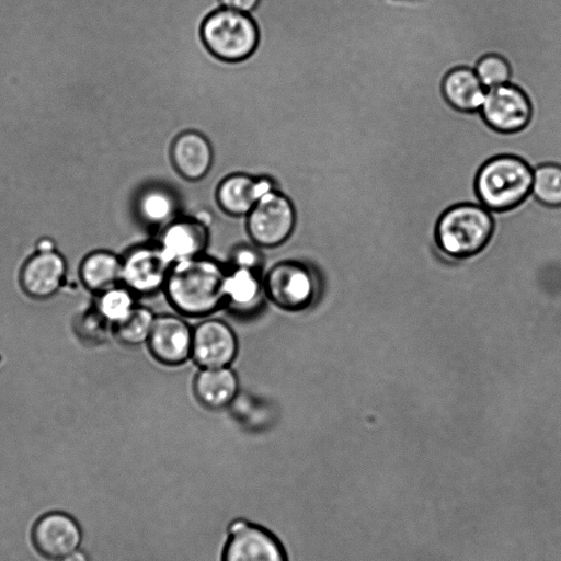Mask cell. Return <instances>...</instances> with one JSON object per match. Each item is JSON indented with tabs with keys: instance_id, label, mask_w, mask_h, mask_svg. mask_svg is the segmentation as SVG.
Returning <instances> with one entry per match:
<instances>
[{
	"instance_id": "1",
	"label": "cell",
	"mask_w": 561,
	"mask_h": 561,
	"mask_svg": "<svg viewBox=\"0 0 561 561\" xmlns=\"http://www.w3.org/2000/svg\"><path fill=\"white\" fill-rule=\"evenodd\" d=\"M226 275L221 264L201 255L172 264L163 289L175 310L204 317L225 305Z\"/></svg>"
},
{
	"instance_id": "2",
	"label": "cell",
	"mask_w": 561,
	"mask_h": 561,
	"mask_svg": "<svg viewBox=\"0 0 561 561\" xmlns=\"http://www.w3.org/2000/svg\"><path fill=\"white\" fill-rule=\"evenodd\" d=\"M201 38L216 59L236 64L248 60L256 51L260 30L249 13L220 7L203 20Z\"/></svg>"
},
{
	"instance_id": "3",
	"label": "cell",
	"mask_w": 561,
	"mask_h": 561,
	"mask_svg": "<svg viewBox=\"0 0 561 561\" xmlns=\"http://www.w3.org/2000/svg\"><path fill=\"white\" fill-rule=\"evenodd\" d=\"M494 221L490 209L478 204H458L438 219L434 238L439 249L455 259L477 254L492 239Z\"/></svg>"
},
{
	"instance_id": "4",
	"label": "cell",
	"mask_w": 561,
	"mask_h": 561,
	"mask_svg": "<svg viewBox=\"0 0 561 561\" xmlns=\"http://www.w3.org/2000/svg\"><path fill=\"white\" fill-rule=\"evenodd\" d=\"M534 172L522 159L499 156L480 169L476 188L481 205L490 210H505L517 206L530 193Z\"/></svg>"
},
{
	"instance_id": "5",
	"label": "cell",
	"mask_w": 561,
	"mask_h": 561,
	"mask_svg": "<svg viewBox=\"0 0 561 561\" xmlns=\"http://www.w3.org/2000/svg\"><path fill=\"white\" fill-rule=\"evenodd\" d=\"M220 561H289L283 541L264 525L236 518L227 528Z\"/></svg>"
},
{
	"instance_id": "6",
	"label": "cell",
	"mask_w": 561,
	"mask_h": 561,
	"mask_svg": "<svg viewBox=\"0 0 561 561\" xmlns=\"http://www.w3.org/2000/svg\"><path fill=\"white\" fill-rule=\"evenodd\" d=\"M296 225L293 201L279 188L264 194L247 215V231L251 240L263 248L284 243Z\"/></svg>"
},
{
	"instance_id": "7",
	"label": "cell",
	"mask_w": 561,
	"mask_h": 561,
	"mask_svg": "<svg viewBox=\"0 0 561 561\" xmlns=\"http://www.w3.org/2000/svg\"><path fill=\"white\" fill-rule=\"evenodd\" d=\"M264 288L275 305L287 310H300L316 298L318 279L304 264L285 261L272 266L265 277Z\"/></svg>"
},
{
	"instance_id": "8",
	"label": "cell",
	"mask_w": 561,
	"mask_h": 561,
	"mask_svg": "<svg viewBox=\"0 0 561 561\" xmlns=\"http://www.w3.org/2000/svg\"><path fill=\"white\" fill-rule=\"evenodd\" d=\"M171 263L158 244L140 245L122 259V283L135 295H149L164 287Z\"/></svg>"
},
{
	"instance_id": "9",
	"label": "cell",
	"mask_w": 561,
	"mask_h": 561,
	"mask_svg": "<svg viewBox=\"0 0 561 561\" xmlns=\"http://www.w3.org/2000/svg\"><path fill=\"white\" fill-rule=\"evenodd\" d=\"M480 112L492 128L511 133L523 128L530 117V104L526 94L511 83L486 90Z\"/></svg>"
},
{
	"instance_id": "10",
	"label": "cell",
	"mask_w": 561,
	"mask_h": 561,
	"mask_svg": "<svg viewBox=\"0 0 561 561\" xmlns=\"http://www.w3.org/2000/svg\"><path fill=\"white\" fill-rule=\"evenodd\" d=\"M237 352V336L222 320L206 319L193 329L192 357L201 368L229 366Z\"/></svg>"
},
{
	"instance_id": "11",
	"label": "cell",
	"mask_w": 561,
	"mask_h": 561,
	"mask_svg": "<svg viewBox=\"0 0 561 561\" xmlns=\"http://www.w3.org/2000/svg\"><path fill=\"white\" fill-rule=\"evenodd\" d=\"M193 329L174 314L156 316L147 344L162 364L180 365L192 357Z\"/></svg>"
},
{
	"instance_id": "12",
	"label": "cell",
	"mask_w": 561,
	"mask_h": 561,
	"mask_svg": "<svg viewBox=\"0 0 561 561\" xmlns=\"http://www.w3.org/2000/svg\"><path fill=\"white\" fill-rule=\"evenodd\" d=\"M274 188L277 187L271 178L233 172L218 183L216 201L226 214L233 217L247 216L257 201Z\"/></svg>"
},
{
	"instance_id": "13",
	"label": "cell",
	"mask_w": 561,
	"mask_h": 561,
	"mask_svg": "<svg viewBox=\"0 0 561 561\" xmlns=\"http://www.w3.org/2000/svg\"><path fill=\"white\" fill-rule=\"evenodd\" d=\"M66 271V261L55 249L37 250L21 270V287L32 298L47 299L62 286Z\"/></svg>"
},
{
	"instance_id": "14",
	"label": "cell",
	"mask_w": 561,
	"mask_h": 561,
	"mask_svg": "<svg viewBox=\"0 0 561 561\" xmlns=\"http://www.w3.org/2000/svg\"><path fill=\"white\" fill-rule=\"evenodd\" d=\"M207 225L196 217H178L161 228L159 248L171 264L203 255Z\"/></svg>"
},
{
	"instance_id": "15",
	"label": "cell",
	"mask_w": 561,
	"mask_h": 561,
	"mask_svg": "<svg viewBox=\"0 0 561 561\" xmlns=\"http://www.w3.org/2000/svg\"><path fill=\"white\" fill-rule=\"evenodd\" d=\"M170 159L173 169L183 180L197 182L207 175L213 165V145L201 131L185 130L173 139Z\"/></svg>"
},
{
	"instance_id": "16",
	"label": "cell",
	"mask_w": 561,
	"mask_h": 561,
	"mask_svg": "<svg viewBox=\"0 0 561 561\" xmlns=\"http://www.w3.org/2000/svg\"><path fill=\"white\" fill-rule=\"evenodd\" d=\"M32 540L44 557L60 559L76 551L81 541V531L68 515L50 513L37 520L32 531Z\"/></svg>"
},
{
	"instance_id": "17",
	"label": "cell",
	"mask_w": 561,
	"mask_h": 561,
	"mask_svg": "<svg viewBox=\"0 0 561 561\" xmlns=\"http://www.w3.org/2000/svg\"><path fill=\"white\" fill-rule=\"evenodd\" d=\"M194 394L205 407L220 410L237 397L239 380L230 366L202 368L193 383Z\"/></svg>"
},
{
	"instance_id": "18",
	"label": "cell",
	"mask_w": 561,
	"mask_h": 561,
	"mask_svg": "<svg viewBox=\"0 0 561 561\" xmlns=\"http://www.w3.org/2000/svg\"><path fill=\"white\" fill-rule=\"evenodd\" d=\"M443 93L450 105L463 112L480 111L486 89L473 69L456 68L446 75Z\"/></svg>"
},
{
	"instance_id": "19",
	"label": "cell",
	"mask_w": 561,
	"mask_h": 561,
	"mask_svg": "<svg viewBox=\"0 0 561 561\" xmlns=\"http://www.w3.org/2000/svg\"><path fill=\"white\" fill-rule=\"evenodd\" d=\"M80 280L92 293L101 294L122 280V259L110 251L89 253L80 264Z\"/></svg>"
},
{
	"instance_id": "20",
	"label": "cell",
	"mask_w": 561,
	"mask_h": 561,
	"mask_svg": "<svg viewBox=\"0 0 561 561\" xmlns=\"http://www.w3.org/2000/svg\"><path fill=\"white\" fill-rule=\"evenodd\" d=\"M264 290V280L259 271L240 267L227 271L224 285L225 304L232 309L249 311L255 308Z\"/></svg>"
},
{
	"instance_id": "21",
	"label": "cell",
	"mask_w": 561,
	"mask_h": 561,
	"mask_svg": "<svg viewBox=\"0 0 561 561\" xmlns=\"http://www.w3.org/2000/svg\"><path fill=\"white\" fill-rule=\"evenodd\" d=\"M178 201L172 192L160 184L144 188L137 199V211L150 225L163 228L175 219Z\"/></svg>"
},
{
	"instance_id": "22",
	"label": "cell",
	"mask_w": 561,
	"mask_h": 561,
	"mask_svg": "<svg viewBox=\"0 0 561 561\" xmlns=\"http://www.w3.org/2000/svg\"><path fill=\"white\" fill-rule=\"evenodd\" d=\"M154 319L150 309L135 306L125 319L112 325V333L125 345H140L147 343Z\"/></svg>"
},
{
	"instance_id": "23",
	"label": "cell",
	"mask_w": 561,
	"mask_h": 561,
	"mask_svg": "<svg viewBox=\"0 0 561 561\" xmlns=\"http://www.w3.org/2000/svg\"><path fill=\"white\" fill-rule=\"evenodd\" d=\"M533 172L531 194L546 206H561V165L546 163Z\"/></svg>"
},
{
	"instance_id": "24",
	"label": "cell",
	"mask_w": 561,
	"mask_h": 561,
	"mask_svg": "<svg viewBox=\"0 0 561 561\" xmlns=\"http://www.w3.org/2000/svg\"><path fill=\"white\" fill-rule=\"evenodd\" d=\"M134 295L127 287L116 285L98 295L95 308L113 325L134 309Z\"/></svg>"
},
{
	"instance_id": "25",
	"label": "cell",
	"mask_w": 561,
	"mask_h": 561,
	"mask_svg": "<svg viewBox=\"0 0 561 561\" xmlns=\"http://www.w3.org/2000/svg\"><path fill=\"white\" fill-rule=\"evenodd\" d=\"M73 330L79 340L87 344H100L112 332V324L96 308L79 313L73 321Z\"/></svg>"
},
{
	"instance_id": "26",
	"label": "cell",
	"mask_w": 561,
	"mask_h": 561,
	"mask_svg": "<svg viewBox=\"0 0 561 561\" xmlns=\"http://www.w3.org/2000/svg\"><path fill=\"white\" fill-rule=\"evenodd\" d=\"M474 72L486 90L508 83L511 78V69L507 61L501 56L493 54L482 57L478 61Z\"/></svg>"
},
{
	"instance_id": "27",
	"label": "cell",
	"mask_w": 561,
	"mask_h": 561,
	"mask_svg": "<svg viewBox=\"0 0 561 561\" xmlns=\"http://www.w3.org/2000/svg\"><path fill=\"white\" fill-rule=\"evenodd\" d=\"M233 267L259 271L260 254L251 247H239L232 255Z\"/></svg>"
},
{
	"instance_id": "28",
	"label": "cell",
	"mask_w": 561,
	"mask_h": 561,
	"mask_svg": "<svg viewBox=\"0 0 561 561\" xmlns=\"http://www.w3.org/2000/svg\"><path fill=\"white\" fill-rule=\"evenodd\" d=\"M259 2L260 0H219L222 8L249 14L257 7Z\"/></svg>"
},
{
	"instance_id": "29",
	"label": "cell",
	"mask_w": 561,
	"mask_h": 561,
	"mask_svg": "<svg viewBox=\"0 0 561 561\" xmlns=\"http://www.w3.org/2000/svg\"><path fill=\"white\" fill-rule=\"evenodd\" d=\"M61 561H88V558L81 551H73L61 558Z\"/></svg>"
},
{
	"instance_id": "30",
	"label": "cell",
	"mask_w": 561,
	"mask_h": 561,
	"mask_svg": "<svg viewBox=\"0 0 561 561\" xmlns=\"http://www.w3.org/2000/svg\"><path fill=\"white\" fill-rule=\"evenodd\" d=\"M388 3H394V4H416L422 3L426 0H382Z\"/></svg>"
}]
</instances>
